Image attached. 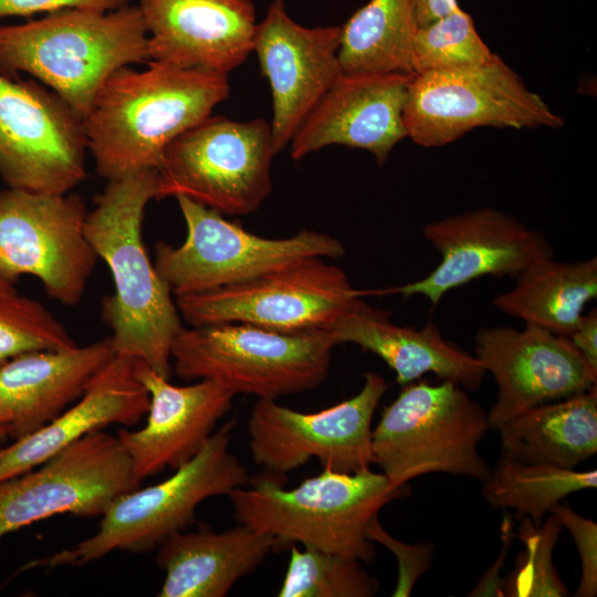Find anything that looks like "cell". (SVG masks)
I'll return each instance as SVG.
<instances>
[{
  "label": "cell",
  "mask_w": 597,
  "mask_h": 597,
  "mask_svg": "<svg viewBox=\"0 0 597 597\" xmlns=\"http://www.w3.org/2000/svg\"><path fill=\"white\" fill-rule=\"evenodd\" d=\"M157 169L107 181L87 212L84 233L114 281L115 292L104 297L101 316L115 354L140 359L169 379L171 344L184 326L142 238L145 209L157 199Z\"/></svg>",
  "instance_id": "6da1fadb"
},
{
  "label": "cell",
  "mask_w": 597,
  "mask_h": 597,
  "mask_svg": "<svg viewBox=\"0 0 597 597\" xmlns=\"http://www.w3.org/2000/svg\"><path fill=\"white\" fill-rule=\"evenodd\" d=\"M230 93L229 74L157 61L115 71L84 117L97 174L107 181L157 169L167 146Z\"/></svg>",
  "instance_id": "7a4b0ae2"
},
{
  "label": "cell",
  "mask_w": 597,
  "mask_h": 597,
  "mask_svg": "<svg viewBox=\"0 0 597 597\" xmlns=\"http://www.w3.org/2000/svg\"><path fill=\"white\" fill-rule=\"evenodd\" d=\"M149 59L148 33L137 6L62 9L0 25V67L33 75L82 121L115 71Z\"/></svg>",
  "instance_id": "3957f363"
},
{
  "label": "cell",
  "mask_w": 597,
  "mask_h": 597,
  "mask_svg": "<svg viewBox=\"0 0 597 597\" xmlns=\"http://www.w3.org/2000/svg\"><path fill=\"white\" fill-rule=\"evenodd\" d=\"M405 493L381 472L323 469L293 489L272 476L255 478L229 498L239 524L274 537L281 547L301 544L370 563L376 552L369 525L383 506Z\"/></svg>",
  "instance_id": "277c9868"
},
{
  "label": "cell",
  "mask_w": 597,
  "mask_h": 597,
  "mask_svg": "<svg viewBox=\"0 0 597 597\" xmlns=\"http://www.w3.org/2000/svg\"><path fill=\"white\" fill-rule=\"evenodd\" d=\"M234 420L214 430L189 461L166 480L121 495L102 515L95 534L22 569L82 566L114 551L148 552L184 531L206 499L229 495L249 483L247 468L230 451Z\"/></svg>",
  "instance_id": "5b68a950"
},
{
  "label": "cell",
  "mask_w": 597,
  "mask_h": 597,
  "mask_svg": "<svg viewBox=\"0 0 597 597\" xmlns=\"http://www.w3.org/2000/svg\"><path fill=\"white\" fill-rule=\"evenodd\" d=\"M336 344L325 331L286 333L243 323L182 327L171 368L185 380H214L234 395L276 399L320 386Z\"/></svg>",
  "instance_id": "8992f818"
},
{
  "label": "cell",
  "mask_w": 597,
  "mask_h": 597,
  "mask_svg": "<svg viewBox=\"0 0 597 597\" xmlns=\"http://www.w3.org/2000/svg\"><path fill=\"white\" fill-rule=\"evenodd\" d=\"M489 428L488 415L460 385L413 381L383 410L373 429V463L392 489L428 473L482 482L491 469L478 446Z\"/></svg>",
  "instance_id": "52a82bcc"
},
{
  "label": "cell",
  "mask_w": 597,
  "mask_h": 597,
  "mask_svg": "<svg viewBox=\"0 0 597 597\" xmlns=\"http://www.w3.org/2000/svg\"><path fill=\"white\" fill-rule=\"evenodd\" d=\"M270 123L209 116L174 139L157 168V199L184 196L221 214L256 211L272 190Z\"/></svg>",
  "instance_id": "ba28073f"
},
{
  "label": "cell",
  "mask_w": 597,
  "mask_h": 597,
  "mask_svg": "<svg viewBox=\"0 0 597 597\" xmlns=\"http://www.w3.org/2000/svg\"><path fill=\"white\" fill-rule=\"evenodd\" d=\"M176 199L186 239L178 247L159 242L154 263L175 296L244 282L303 259L345 253L343 243L329 234L303 230L284 239L263 238L189 198Z\"/></svg>",
  "instance_id": "9c48e42d"
},
{
  "label": "cell",
  "mask_w": 597,
  "mask_h": 597,
  "mask_svg": "<svg viewBox=\"0 0 597 597\" xmlns=\"http://www.w3.org/2000/svg\"><path fill=\"white\" fill-rule=\"evenodd\" d=\"M404 123L413 143L440 147L482 126L559 128L564 119L495 54L475 69L413 74Z\"/></svg>",
  "instance_id": "30bf717a"
},
{
  "label": "cell",
  "mask_w": 597,
  "mask_h": 597,
  "mask_svg": "<svg viewBox=\"0 0 597 597\" xmlns=\"http://www.w3.org/2000/svg\"><path fill=\"white\" fill-rule=\"evenodd\" d=\"M364 292L324 258H307L251 280L176 296L190 326L243 323L286 333L326 331Z\"/></svg>",
  "instance_id": "8fae6325"
},
{
  "label": "cell",
  "mask_w": 597,
  "mask_h": 597,
  "mask_svg": "<svg viewBox=\"0 0 597 597\" xmlns=\"http://www.w3.org/2000/svg\"><path fill=\"white\" fill-rule=\"evenodd\" d=\"M86 216L73 192L0 191V276L13 284L33 275L53 300L78 304L98 259L84 233Z\"/></svg>",
  "instance_id": "7c38bea8"
},
{
  "label": "cell",
  "mask_w": 597,
  "mask_h": 597,
  "mask_svg": "<svg viewBox=\"0 0 597 597\" xmlns=\"http://www.w3.org/2000/svg\"><path fill=\"white\" fill-rule=\"evenodd\" d=\"M386 390L385 379L369 371L355 396L317 412H300L275 399L259 398L248 420L252 460L274 475L312 459L337 472L369 469L371 420Z\"/></svg>",
  "instance_id": "4fadbf2b"
},
{
  "label": "cell",
  "mask_w": 597,
  "mask_h": 597,
  "mask_svg": "<svg viewBox=\"0 0 597 597\" xmlns=\"http://www.w3.org/2000/svg\"><path fill=\"white\" fill-rule=\"evenodd\" d=\"M140 483L117 437L92 431L36 468L0 481V542L57 514L102 516Z\"/></svg>",
  "instance_id": "5bb4252c"
},
{
  "label": "cell",
  "mask_w": 597,
  "mask_h": 597,
  "mask_svg": "<svg viewBox=\"0 0 597 597\" xmlns=\"http://www.w3.org/2000/svg\"><path fill=\"white\" fill-rule=\"evenodd\" d=\"M82 118L55 92L0 73V177L9 188L70 192L86 175Z\"/></svg>",
  "instance_id": "9a60e30c"
},
{
  "label": "cell",
  "mask_w": 597,
  "mask_h": 597,
  "mask_svg": "<svg viewBox=\"0 0 597 597\" xmlns=\"http://www.w3.org/2000/svg\"><path fill=\"white\" fill-rule=\"evenodd\" d=\"M473 355L498 386L496 401L488 413L492 429L535 406L584 392L597 380V370L568 337L532 324L523 331L481 328Z\"/></svg>",
  "instance_id": "2e32d148"
},
{
  "label": "cell",
  "mask_w": 597,
  "mask_h": 597,
  "mask_svg": "<svg viewBox=\"0 0 597 597\" xmlns=\"http://www.w3.org/2000/svg\"><path fill=\"white\" fill-rule=\"evenodd\" d=\"M422 232L440 252V263L426 277L384 293L423 295L434 306L447 292L475 279L516 277L534 263L554 256L542 232L490 207L432 221Z\"/></svg>",
  "instance_id": "e0dca14e"
},
{
  "label": "cell",
  "mask_w": 597,
  "mask_h": 597,
  "mask_svg": "<svg viewBox=\"0 0 597 597\" xmlns=\"http://www.w3.org/2000/svg\"><path fill=\"white\" fill-rule=\"evenodd\" d=\"M339 41L341 25H301L287 14L283 0L272 1L256 23L252 52L271 90L275 154L289 146L302 122L343 73Z\"/></svg>",
  "instance_id": "ac0fdd59"
},
{
  "label": "cell",
  "mask_w": 597,
  "mask_h": 597,
  "mask_svg": "<svg viewBox=\"0 0 597 597\" xmlns=\"http://www.w3.org/2000/svg\"><path fill=\"white\" fill-rule=\"evenodd\" d=\"M413 73L343 72L302 122L289 147L293 160L331 145L370 151L383 165L407 137L404 107Z\"/></svg>",
  "instance_id": "d6986e66"
},
{
  "label": "cell",
  "mask_w": 597,
  "mask_h": 597,
  "mask_svg": "<svg viewBox=\"0 0 597 597\" xmlns=\"http://www.w3.org/2000/svg\"><path fill=\"white\" fill-rule=\"evenodd\" d=\"M135 375L149 394L147 422L136 431L119 429L116 437L142 482L196 455L230 410L234 394L211 379L175 386L140 359Z\"/></svg>",
  "instance_id": "ffe728a7"
},
{
  "label": "cell",
  "mask_w": 597,
  "mask_h": 597,
  "mask_svg": "<svg viewBox=\"0 0 597 597\" xmlns=\"http://www.w3.org/2000/svg\"><path fill=\"white\" fill-rule=\"evenodd\" d=\"M153 61L229 74L252 52L251 0H137Z\"/></svg>",
  "instance_id": "44dd1931"
},
{
  "label": "cell",
  "mask_w": 597,
  "mask_h": 597,
  "mask_svg": "<svg viewBox=\"0 0 597 597\" xmlns=\"http://www.w3.org/2000/svg\"><path fill=\"white\" fill-rule=\"evenodd\" d=\"M135 358L115 355L82 396L32 433L0 448V481L28 472L108 425L133 426L149 408V394L135 375Z\"/></svg>",
  "instance_id": "7402d4cb"
},
{
  "label": "cell",
  "mask_w": 597,
  "mask_h": 597,
  "mask_svg": "<svg viewBox=\"0 0 597 597\" xmlns=\"http://www.w3.org/2000/svg\"><path fill=\"white\" fill-rule=\"evenodd\" d=\"M111 337L66 350L32 352L0 366V426L13 440L32 433L84 392L114 356Z\"/></svg>",
  "instance_id": "603a6c76"
},
{
  "label": "cell",
  "mask_w": 597,
  "mask_h": 597,
  "mask_svg": "<svg viewBox=\"0 0 597 597\" xmlns=\"http://www.w3.org/2000/svg\"><path fill=\"white\" fill-rule=\"evenodd\" d=\"M325 332L336 345L353 343L379 356L401 386L431 373L476 390L486 374L473 354L446 339L433 323L421 329L396 325L360 297Z\"/></svg>",
  "instance_id": "cb8c5ba5"
},
{
  "label": "cell",
  "mask_w": 597,
  "mask_h": 597,
  "mask_svg": "<svg viewBox=\"0 0 597 597\" xmlns=\"http://www.w3.org/2000/svg\"><path fill=\"white\" fill-rule=\"evenodd\" d=\"M279 547L274 537L242 524L219 533L208 526L176 532L158 546L165 579L157 596L223 597Z\"/></svg>",
  "instance_id": "d4e9b609"
},
{
  "label": "cell",
  "mask_w": 597,
  "mask_h": 597,
  "mask_svg": "<svg viewBox=\"0 0 597 597\" xmlns=\"http://www.w3.org/2000/svg\"><path fill=\"white\" fill-rule=\"evenodd\" d=\"M503 457L574 469L597 452V388L530 408L499 429Z\"/></svg>",
  "instance_id": "484cf974"
},
{
  "label": "cell",
  "mask_w": 597,
  "mask_h": 597,
  "mask_svg": "<svg viewBox=\"0 0 597 597\" xmlns=\"http://www.w3.org/2000/svg\"><path fill=\"white\" fill-rule=\"evenodd\" d=\"M516 280L513 289L493 298L494 306L525 324L568 337L586 304L597 296V259H545L524 270Z\"/></svg>",
  "instance_id": "4316f807"
},
{
  "label": "cell",
  "mask_w": 597,
  "mask_h": 597,
  "mask_svg": "<svg viewBox=\"0 0 597 597\" xmlns=\"http://www.w3.org/2000/svg\"><path fill=\"white\" fill-rule=\"evenodd\" d=\"M412 0H369L343 25L338 59L345 73H412Z\"/></svg>",
  "instance_id": "83f0119b"
},
{
  "label": "cell",
  "mask_w": 597,
  "mask_h": 597,
  "mask_svg": "<svg viewBox=\"0 0 597 597\" xmlns=\"http://www.w3.org/2000/svg\"><path fill=\"white\" fill-rule=\"evenodd\" d=\"M597 486V471H575L524 463L502 457L482 481L485 500L496 509L514 510L535 526L567 495Z\"/></svg>",
  "instance_id": "f1b7e54d"
},
{
  "label": "cell",
  "mask_w": 597,
  "mask_h": 597,
  "mask_svg": "<svg viewBox=\"0 0 597 597\" xmlns=\"http://www.w3.org/2000/svg\"><path fill=\"white\" fill-rule=\"evenodd\" d=\"M290 561L279 597H371L378 582L363 562L296 544L290 546Z\"/></svg>",
  "instance_id": "f546056e"
},
{
  "label": "cell",
  "mask_w": 597,
  "mask_h": 597,
  "mask_svg": "<svg viewBox=\"0 0 597 597\" xmlns=\"http://www.w3.org/2000/svg\"><path fill=\"white\" fill-rule=\"evenodd\" d=\"M494 55L475 30L471 15L459 6L415 30L411 70L413 74H421L475 69L489 63Z\"/></svg>",
  "instance_id": "4dcf8cb0"
},
{
  "label": "cell",
  "mask_w": 597,
  "mask_h": 597,
  "mask_svg": "<svg viewBox=\"0 0 597 597\" xmlns=\"http://www.w3.org/2000/svg\"><path fill=\"white\" fill-rule=\"evenodd\" d=\"M78 346L40 302L17 293L0 295V366L22 354Z\"/></svg>",
  "instance_id": "1f68e13d"
},
{
  "label": "cell",
  "mask_w": 597,
  "mask_h": 597,
  "mask_svg": "<svg viewBox=\"0 0 597 597\" xmlns=\"http://www.w3.org/2000/svg\"><path fill=\"white\" fill-rule=\"evenodd\" d=\"M559 521L551 514L548 520L535 526L523 517L519 533L525 552L514 573L502 586L503 596H566L567 588L558 577L552 561L553 548L562 530Z\"/></svg>",
  "instance_id": "d6a6232c"
},
{
  "label": "cell",
  "mask_w": 597,
  "mask_h": 597,
  "mask_svg": "<svg viewBox=\"0 0 597 597\" xmlns=\"http://www.w3.org/2000/svg\"><path fill=\"white\" fill-rule=\"evenodd\" d=\"M574 538L582 564L577 597L597 594V524L577 514L567 503H558L551 511Z\"/></svg>",
  "instance_id": "836d02e7"
},
{
  "label": "cell",
  "mask_w": 597,
  "mask_h": 597,
  "mask_svg": "<svg viewBox=\"0 0 597 597\" xmlns=\"http://www.w3.org/2000/svg\"><path fill=\"white\" fill-rule=\"evenodd\" d=\"M368 537L383 543L398 559V580L392 596H409L417 579L432 565L433 545L430 542L418 545L399 542L381 527L378 517L369 525Z\"/></svg>",
  "instance_id": "e575fe53"
},
{
  "label": "cell",
  "mask_w": 597,
  "mask_h": 597,
  "mask_svg": "<svg viewBox=\"0 0 597 597\" xmlns=\"http://www.w3.org/2000/svg\"><path fill=\"white\" fill-rule=\"evenodd\" d=\"M130 0H0V19L29 17L40 12L81 8L111 11L129 4Z\"/></svg>",
  "instance_id": "d590c367"
},
{
  "label": "cell",
  "mask_w": 597,
  "mask_h": 597,
  "mask_svg": "<svg viewBox=\"0 0 597 597\" xmlns=\"http://www.w3.org/2000/svg\"><path fill=\"white\" fill-rule=\"evenodd\" d=\"M568 338L589 366L597 370V313L595 308L588 314H583Z\"/></svg>",
  "instance_id": "8d00e7d4"
},
{
  "label": "cell",
  "mask_w": 597,
  "mask_h": 597,
  "mask_svg": "<svg viewBox=\"0 0 597 597\" xmlns=\"http://www.w3.org/2000/svg\"><path fill=\"white\" fill-rule=\"evenodd\" d=\"M502 535L503 547L500 557L488 570V573L484 574V576L476 584V586L472 589V591L469 594L470 596H503L502 587L499 584V570L501 568L503 559H505L506 557V553L509 551L510 543L513 536L512 523L507 519L502 523Z\"/></svg>",
  "instance_id": "74e56055"
},
{
  "label": "cell",
  "mask_w": 597,
  "mask_h": 597,
  "mask_svg": "<svg viewBox=\"0 0 597 597\" xmlns=\"http://www.w3.org/2000/svg\"><path fill=\"white\" fill-rule=\"evenodd\" d=\"M416 29L450 13L459 7L457 0H412Z\"/></svg>",
  "instance_id": "f35d334b"
},
{
  "label": "cell",
  "mask_w": 597,
  "mask_h": 597,
  "mask_svg": "<svg viewBox=\"0 0 597 597\" xmlns=\"http://www.w3.org/2000/svg\"><path fill=\"white\" fill-rule=\"evenodd\" d=\"M17 293L15 287L12 283L6 281L0 276V295L13 294Z\"/></svg>",
  "instance_id": "ab89813d"
},
{
  "label": "cell",
  "mask_w": 597,
  "mask_h": 597,
  "mask_svg": "<svg viewBox=\"0 0 597 597\" xmlns=\"http://www.w3.org/2000/svg\"><path fill=\"white\" fill-rule=\"evenodd\" d=\"M7 436V431L4 427L0 426V439Z\"/></svg>",
  "instance_id": "60d3db41"
}]
</instances>
